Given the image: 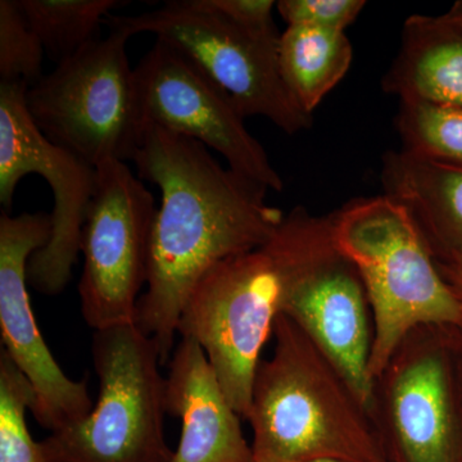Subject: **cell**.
<instances>
[{
	"mask_svg": "<svg viewBox=\"0 0 462 462\" xmlns=\"http://www.w3.org/2000/svg\"><path fill=\"white\" fill-rule=\"evenodd\" d=\"M133 162L139 178L161 191L135 324L156 339L165 365L199 282L227 258L266 242L287 214L266 202L269 189L225 169L205 144L161 127H147Z\"/></svg>",
	"mask_w": 462,
	"mask_h": 462,
	"instance_id": "1",
	"label": "cell"
},
{
	"mask_svg": "<svg viewBox=\"0 0 462 462\" xmlns=\"http://www.w3.org/2000/svg\"><path fill=\"white\" fill-rule=\"evenodd\" d=\"M334 221V212L294 207L266 242L207 273L185 305L178 333L199 343L245 421L276 320L300 285L340 254Z\"/></svg>",
	"mask_w": 462,
	"mask_h": 462,
	"instance_id": "2",
	"label": "cell"
},
{
	"mask_svg": "<svg viewBox=\"0 0 462 462\" xmlns=\"http://www.w3.org/2000/svg\"><path fill=\"white\" fill-rule=\"evenodd\" d=\"M258 365L251 462H388L375 415L300 325L282 314Z\"/></svg>",
	"mask_w": 462,
	"mask_h": 462,
	"instance_id": "3",
	"label": "cell"
},
{
	"mask_svg": "<svg viewBox=\"0 0 462 462\" xmlns=\"http://www.w3.org/2000/svg\"><path fill=\"white\" fill-rule=\"evenodd\" d=\"M334 214L337 248L360 275L372 310L375 382L413 330L462 329V305L409 209L396 199H356Z\"/></svg>",
	"mask_w": 462,
	"mask_h": 462,
	"instance_id": "4",
	"label": "cell"
},
{
	"mask_svg": "<svg viewBox=\"0 0 462 462\" xmlns=\"http://www.w3.org/2000/svg\"><path fill=\"white\" fill-rule=\"evenodd\" d=\"M98 402L83 420L42 440L47 462H171L165 438L166 378L156 339L136 324L98 330Z\"/></svg>",
	"mask_w": 462,
	"mask_h": 462,
	"instance_id": "5",
	"label": "cell"
},
{
	"mask_svg": "<svg viewBox=\"0 0 462 462\" xmlns=\"http://www.w3.org/2000/svg\"><path fill=\"white\" fill-rule=\"evenodd\" d=\"M129 39L111 30L27 88V111L39 130L94 167L133 162L147 132Z\"/></svg>",
	"mask_w": 462,
	"mask_h": 462,
	"instance_id": "6",
	"label": "cell"
},
{
	"mask_svg": "<svg viewBox=\"0 0 462 462\" xmlns=\"http://www.w3.org/2000/svg\"><path fill=\"white\" fill-rule=\"evenodd\" d=\"M115 32H149L190 60L229 96L243 117L261 116L293 135L310 129L279 65V42L258 38L212 7L209 0H171L154 11L111 16Z\"/></svg>",
	"mask_w": 462,
	"mask_h": 462,
	"instance_id": "7",
	"label": "cell"
},
{
	"mask_svg": "<svg viewBox=\"0 0 462 462\" xmlns=\"http://www.w3.org/2000/svg\"><path fill=\"white\" fill-rule=\"evenodd\" d=\"M156 212L153 194L126 162L97 167L96 194L81 233L79 282L81 314L91 329L135 324Z\"/></svg>",
	"mask_w": 462,
	"mask_h": 462,
	"instance_id": "8",
	"label": "cell"
},
{
	"mask_svg": "<svg viewBox=\"0 0 462 462\" xmlns=\"http://www.w3.org/2000/svg\"><path fill=\"white\" fill-rule=\"evenodd\" d=\"M27 85L0 83V205L11 212L18 182L36 173L54 197L50 242L32 254L27 282L44 296H57L71 282L81 233L97 189V167L54 144L27 111Z\"/></svg>",
	"mask_w": 462,
	"mask_h": 462,
	"instance_id": "9",
	"label": "cell"
},
{
	"mask_svg": "<svg viewBox=\"0 0 462 462\" xmlns=\"http://www.w3.org/2000/svg\"><path fill=\"white\" fill-rule=\"evenodd\" d=\"M135 80L145 126L202 143L234 171L266 189H284L282 176L229 96L180 51L156 41L135 67Z\"/></svg>",
	"mask_w": 462,
	"mask_h": 462,
	"instance_id": "10",
	"label": "cell"
},
{
	"mask_svg": "<svg viewBox=\"0 0 462 462\" xmlns=\"http://www.w3.org/2000/svg\"><path fill=\"white\" fill-rule=\"evenodd\" d=\"M443 330H413L375 380L374 415L388 462H462Z\"/></svg>",
	"mask_w": 462,
	"mask_h": 462,
	"instance_id": "11",
	"label": "cell"
},
{
	"mask_svg": "<svg viewBox=\"0 0 462 462\" xmlns=\"http://www.w3.org/2000/svg\"><path fill=\"white\" fill-rule=\"evenodd\" d=\"M51 215L0 214V331L2 348L33 389L32 413L44 430L57 431L93 410L85 382L69 378L42 339L27 291V264L50 242Z\"/></svg>",
	"mask_w": 462,
	"mask_h": 462,
	"instance_id": "12",
	"label": "cell"
},
{
	"mask_svg": "<svg viewBox=\"0 0 462 462\" xmlns=\"http://www.w3.org/2000/svg\"><path fill=\"white\" fill-rule=\"evenodd\" d=\"M284 314L309 334L374 412L373 316L355 267L339 254L300 285Z\"/></svg>",
	"mask_w": 462,
	"mask_h": 462,
	"instance_id": "13",
	"label": "cell"
},
{
	"mask_svg": "<svg viewBox=\"0 0 462 462\" xmlns=\"http://www.w3.org/2000/svg\"><path fill=\"white\" fill-rule=\"evenodd\" d=\"M167 413L180 419L171 462H251L252 447L197 340L181 337L166 376Z\"/></svg>",
	"mask_w": 462,
	"mask_h": 462,
	"instance_id": "14",
	"label": "cell"
},
{
	"mask_svg": "<svg viewBox=\"0 0 462 462\" xmlns=\"http://www.w3.org/2000/svg\"><path fill=\"white\" fill-rule=\"evenodd\" d=\"M385 196L406 207L433 256L462 252V165L388 152L383 160Z\"/></svg>",
	"mask_w": 462,
	"mask_h": 462,
	"instance_id": "15",
	"label": "cell"
},
{
	"mask_svg": "<svg viewBox=\"0 0 462 462\" xmlns=\"http://www.w3.org/2000/svg\"><path fill=\"white\" fill-rule=\"evenodd\" d=\"M383 89L401 100L462 108V33L445 14L407 18Z\"/></svg>",
	"mask_w": 462,
	"mask_h": 462,
	"instance_id": "16",
	"label": "cell"
},
{
	"mask_svg": "<svg viewBox=\"0 0 462 462\" xmlns=\"http://www.w3.org/2000/svg\"><path fill=\"white\" fill-rule=\"evenodd\" d=\"M354 50L346 32L288 26L279 42V65L300 107L314 116L322 99L345 78Z\"/></svg>",
	"mask_w": 462,
	"mask_h": 462,
	"instance_id": "17",
	"label": "cell"
},
{
	"mask_svg": "<svg viewBox=\"0 0 462 462\" xmlns=\"http://www.w3.org/2000/svg\"><path fill=\"white\" fill-rule=\"evenodd\" d=\"M45 54L60 63L99 39L97 33L120 0H16Z\"/></svg>",
	"mask_w": 462,
	"mask_h": 462,
	"instance_id": "18",
	"label": "cell"
},
{
	"mask_svg": "<svg viewBox=\"0 0 462 462\" xmlns=\"http://www.w3.org/2000/svg\"><path fill=\"white\" fill-rule=\"evenodd\" d=\"M397 130L403 151L462 165V108L401 100Z\"/></svg>",
	"mask_w": 462,
	"mask_h": 462,
	"instance_id": "19",
	"label": "cell"
},
{
	"mask_svg": "<svg viewBox=\"0 0 462 462\" xmlns=\"http://www.w3.org/2000/svg\"><path fill=\"white\" fill-rule=\"evenodd\" d=\"M32 403V384L0 349V462H47L27 427Z\"/></svg>",
	"mask_w": 462,
	"mask_h": 462,
	"instance_id": "20",
	"label": "cell"
},
{
	"mask_svg": "<svg viewBox=\"0 0 462 462\" xmlns=\"http://www.w3.org/2000/svg\"><path fill=\"white\" fill-rule=\"evenodd\" d=\"M44 45L18 8L16 0L0 2V83L32 87L42 78Z\"/></svg>",
	"mask_w": 462,
	"mask_h": 462,
	"instance_id": "21",
	"label": "cell"
},
{
	"mask_svg": "<svg viewBox=\"0 0 462 462\" xmlns=\"http://www.w3.org/2000/svg\"><path fill=\"white\" fill-rule=\"evenodd\" d=\"M365 5L364 0H281L276 9L288 26L346 32Z\"/></svg>",
	"mask_w": 462,
	"mask_h": 462,
	"instance_id": "22",
	"label": "cell"
},
{
	"mask_svg": "<svg viewBox=\"0 0 462 462\" xmlns=\"http://www.w3.org/2000/svg\"><path fill=\"white\" fill-rule=\"evenodd\" d=\"M212 7L234 23L267 41H281L282 33L273 20V0H209Z\"/></svg>",
	"mask_w": 462,
	"mask_h": 462,
	"instance_id": "23",
	"label": "cell"
},
{
	"mask_svg": "<svg viewBox=\"0 0 462 462\" xmlns=\"http://www.w3.org/2000/svg\"><path fill=\"white\" fill-rule=\"evenodd\" d=\"M436 258L438 269L462 305V252H449Z\"/></svg>",
	"mask_w": 462,
	"mask_h": 462,
	"instance_id": "24",
	"label": "cell"
},
{
	"mask_svg": "<svg viewBox=\"0 0 462 462\" xmlns=\"http://www.w3.org/2000/svg\"><path fill=\"white\" fill-rule=\"evenodd\" d=\"M448 23L462 33V2L456 3L448 14H445Z\"/></svg>",
	"mask_w": 462,
	"mask_h": 462,
	"instance_id": "25",
	"label": "cell"
},
{
	"mask_svg": "<svg viewBox=\"0 0 462 462\" xmlns=\"http://www.w3.org/2000/svg\"><path fill=\"white\" fill-rule=\"evenodd\" d=\"M310 462H346V461H339V460H316V461H310Z\"/></svg>",
	"mask_w": 462,
	"mask_h": 462,
	"instance_id": "26",
	"label": "cell"
}]
</instances>
